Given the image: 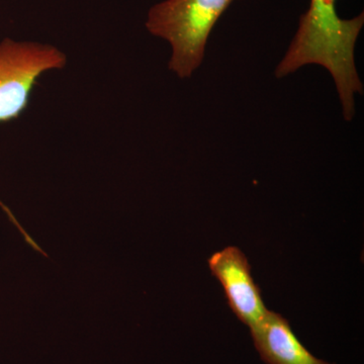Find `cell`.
Segmentation results:
<instances>
[{"instance_id":"cell-1","label":"cell","mask_w":364,"mask_h":364,"mask_svg":"<svg viewBox=\"0 0 364 364\" xmlns=\"http://www.w3.org/2000/svg\"><path fill=\"white\" fill-rule=\"evenodd\" d=\"M336 4L337 0H311L275 76L286 77L310 64L324 67L336 85L345 121L350 122L355 114L354 97L356 93L363 95L355 65V45L364 14L345 20L337 14Z\"/></svg>"},{"instance_id":"cell-5","label":"cell","mask_w":364,"mask_h":364,"mask_svg":"<svg viewBox=\"0 0 364 364\" xmlns=\"http://www.w3.org/2000/svg\"><path fill=\"white\" fill-rule=\"evenodd\" d=\"M250 333L256 350L267 364H333L313 355L280 314L269 311Z\"/></svg>"},{"instance_id":"cell-4","label":"cell","mask_w":364,"mask_h":364,"mask_svg":"<svg viewBox=\"0 0 364 364\" xmlns=\"http://www.w3.org/2000/svg\"><path fill=\"white\" fill-rule=\"evenodd\" d=\"M208 264L213 277L221 284L232 312L253 331L265 320L269 310L251 274L245 254L238 247L228 246L213 254Z\"/></svg>"},{"instance_id":"cell-2","label":"cell","mask_w":364,"mask_h":364,"mask_svg":"<svg viewBox=\"0 0 364 364\" xmlns=\"http://www.w3.org/2000/svg\"><path fill=\"white\" fill-rule=\"evenodd\" d=\"M235 0H164L148 11L146 28L171 46L170 70L189 78L202 65L215 23Z\"/></svg>"},{"instance_id":"cell-3","label":"cell","mask_w":364,"mask_h":364,"mask_svg":"<svg viewBox=\"0 0 364 364\" xmlns=\"http://www.w3.org/2000/svg\"><path fill=\"white\" fill-rule=\"evenodd\" d=\"M67 57L51 45L0 43V124L18 119L28 109L38 79L50 70L66 66ZM2 202H0L1 205Z\"/></svg>"}]
</instances>
